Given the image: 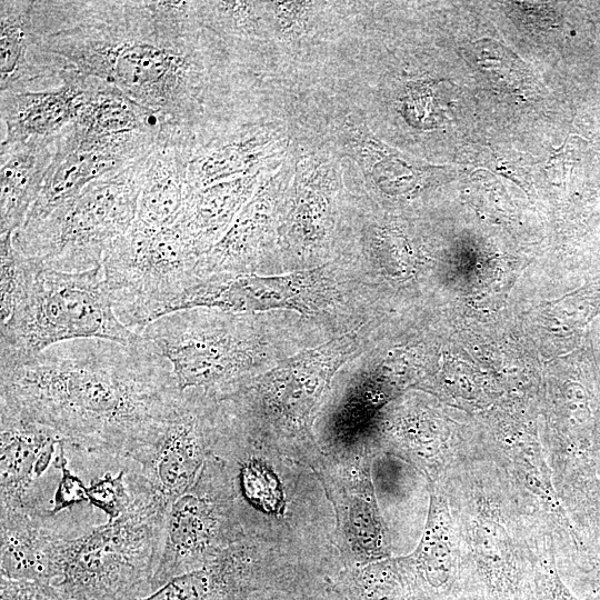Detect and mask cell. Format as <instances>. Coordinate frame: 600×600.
I'll use <instances>...</instances> for the list:
<instances>
[{
    "label": "cell",
    "mask_w": 600,
    "mask_h": 600,
    "mask_svg": "<svg viewBox=\"0 0 600 600\" xmlns=\"http://www.w3.org/2000/svg\"><path fill=\"white\" fill-rule=\"evenodd\" d=\"M292 170L293 167L283 163L273 170V174L270 171L262 177L226 234L199 260L197 279L214 274L257 273L262 268L271 242L278 239Z\"/></svg>",
    "instance_id": "4fadbf2b"
},
{
    "label": "cell",
    "mask_w": 600,
    "mask_h": 600,
    "mask_svg": "<svg viewBox=\"0 0 600 600\" xmlns=\"http://www.w3.org/2000/svg\"><path fill=\"white\" fill-rule=\"evenodd\" d=\"M130 492L120 517L64 540L49 582L64 600H140L152 592L168 508Z\"/></svg>",
    "instance_id": "277c9868"
},
{
    "label": "cell",
    "mask_w": 600,
    "mask_h": 600,
    "mask_svg": "<svg viewBox=\"0 0 600 600\" xmlns=\"http://www.w3.org/2000/svg\"><path fill=\"white\" fill-rule=\"evenodd\" d=\"M140 600H241L238 583L221 560L177 576Z\"/></svg>",
    "instance_id": "cb8c5ba5"
},
{
    "label": "cell",
    "mask_w": 600,
    "mask_h": 600,
    "mask_svg": "<svg viewBox=\"0 0 600 600\" xmlns=\"http://www.w3.org/2000/svg\"><path fill=\"white\" fill-rule=\"evenodd\" d=\"M18 270L11 313L0 329V363L23 360L77 339L123 344L141 341L139 333L118 319L101 266L63 272L18 251Z\"/></svg>",
    "instance_id": "3957f363"
},
{
    "label": "cell",
    "mask_w": 600,
    "mask_h": 600,
    "mask_svg": "<svg viewBox=\"0 0 600 600\" xmlns=\"http://www.w3.org/2000/svg\"><path fill=\"white\" fill-rule=\"evenodd\" d=\"M214 401L204 389L182 399L148 453L126 470L128 486L167 508L198 479L214 441Z\"/></svg>",
    "instance_id": "30bf717a"
},
{
    "label": "cell",
    "mask_w": 600,
    "mask_h": 600,
    "mask_svg": "<svg viewBox=\"0 0 600 600\" xmlns=\"http://www.w3.org/2000/svg\"><path fill=\"white\" fill-rule=\"evenodd\" d=\"M58 137L0 144V234L23 224L41 191Z\"/></svg>",
    "instance_id": "7402d4cb"
},
{
    "label": "cell",
    "mask_w": 600,
    "mask_h": 600,
    "mask_svg": "<svg viewBox=\"0 0 600 600\" xmlns=\"http://www.w3.org/2000/svg\"><path fill=\"white\" fill-rule=\"evenodd\" d=\"M200 259L176 224L151 229L134 222L101 263L120 322L140 333L171 313L177 298L196 281Z\"/></svg>",
    "instance_id": "52a82bcc"
},
{
    "label": "cell",
    "mask_w": 600,
    "mask_h": 600,
    "mask_svg": "<svg viewBox=\"0 0 600 600\" xmlns=\"http://www.w3.org/2000/svg\"><path fill=\"white\" fill-rule=\"evenodd\" d=\"M62 442L51 428L0 406L1 509L23 508L33 502L29 498L31 488Z\"/></svg>",
    "instance_id": "e0dca14e"
},
{
    "label": "cell",
    "mask_w": 600,
    "mask_h": 600,
    "mask_svg": "<svg viewBox=\"0 0 600 600\" xmlns=\"http://www.w3.org/2000/svg\"><path fill=\"white\" fill-rule=\"evenodd\" d=\"M139 334L170 362L181 392L256 376L268 359L263 330L251 314L186 309L152 321Z\"/></svg>",
    "instance_id": "8992f818"
},
{
    "label": "cell",
    "mask_w": 600,
    "mask_h": 600,
    "mask_svg": "<svg viewBox=\"0 0 600 600\" xmlns=\"http://www.w3.org/2000/svg\"><path fill=\"white\" fill-rule=\"evenodd\" d=\"M84 143L158 141L153 113L116 87L90 77V86L73 122L63 131Z\"/></svg>",
    "instance_id": "ffe728a7"
},
{
    "label": "cell",
    "mask_w": 600,
    "mask_h": 600,
    "mask_svg": "<svg viewBox=\"0 0 600 600\" xmlns=\"http://www.w3.org/2000/svg\"><path fill=\"white\" fill-rule=\"evenodd\" d=\"M338 288L328 263L281 274L227 273L197 279L176 300L173 312L208 308L251 314L273 309L316 314L334 306Z\"/></svg>",
    "instance_id": "8fae6325"
},
{
    "label": "cell",
    "mask_w": 600,
    "mask_h": 600,
    "mask_svg": "<svg viewBox=\"0 0 600 600\" xmlns=\"http://www.w3.org/2000/svg\"><path fill=\"white\" fill-rule=\"evenodd\" d=\"M31 29L67 69L150 110L192 150L254 116L252 69L201 26L196 1L37 0Z\"/></svg>",
    "instance_id": "6da1fadb"
},
{
    "label": "cell",
    "mask_w": 600,
    "mask_h": 600,
    "mask_svg": "<svg viewBox=\"0 0 600 600\" xmlns=\"http://www.w3.org/2000/svg\"><path fill=\"white\" fill-rule=\"evenodd\" d=\"M341 191L339 166L313 150L296 159L278 229L281 250L294 270L324 264L334 238Z\"/></svg>",
    "instance_id": "7c38bea8"
},
{
    "label": "cell",
    "mask_w": 600,
    "mask_h": 600,
    "mask_svg": "<svg viewBox=\"0 0 600 600\" xmlns=\"http://www.w3.org/2000/svg\"><path fill=\"white\" fill-rule=\"evenodd\" d=\"M147 158L92 182L40 222L22 226L13 233L14 248L58 271L100 267L136 222Z\"/></svg>",
    "instance_id": "5b68a950"
},
{
    "label": "cell",
    "mask_w": 600,
    "mask_h": 600,
    "mask_svg": "<svg viewBox=\"0 0 600 600\" xmlns=\"http://www.w3.org/2000/svg\"><path fill=\"white\" fill-rule=\"evenodd\" d=\"M33 0L0 2V94L61 84L63 62L42 50L31 29Z\"/></svg>",
    "instance_id": "d6986e66"
},
{
    "label": "cell",
    "mask_w": 600,
    "mask_h": 600,
    "mask_svg": "<svg viewBox=\"0 0 600 600\" xmlns=\"http://www.w3.org/2000/svg\"><path fill=\"white\" fill-rule=\"evenodd\" d=\"M544 594L546 600H578L554 572L546 577Z\"/></svg>",
    "instance_id": "4dcf8cb0"
},
{
    "label": "cell",
    "mask_w": 600,
    "mask_h": 600,
    "mask_svg": "<svg viewBox=\"0 0 600 600\" xmlns=\"http://www.w3.org/2000/svg\"><path fill=\"white\" fill-rule=\"evenodd\" d=\"M12 237L13 233L0 234L1 323L4 322L11 313L12 301L18 286V251L13 246Z\"/></svg>",
    "instance_id": "83f0119b"
},
{
    "label": "cell",
    "mask_w": 600,
    "mask_h": 600,
    "mask_svg": "<svg viewBox=\"0 0 600 600\" xmlns=\"http://www.w3.org/2000/svg\"><path fill=\"white\" fill-rule=\"evenodd\" d=\"M321 2L273 1L266 2L269 31L280 39L294 41L308 36Z\"/></svg>",
    "instance_id": "d4e9b609"
},
{
    "label": "cell",
    "mask_w": 600,
    "mask_h": 600,
    "mask_svg": "<svg viewBox=\"0 0 600 600\" xmlns=\"http://www.w3.org/2000/svg\"><path fill=\"white\" fill-rule=\"evenodd\" d=\"M66 449L67 446L62 442L53 459V466L61 471V477L53 498V507L49 510L51 514H58L77 503L89 501L88 488L68 468Z\"/></svg>",
    "instance_id": "4316f807"
},
{
    "label": "cell",
    "mask_w": 600,
    "mask_h": 600,
    "mask_svg": "<svg viewBox=\"0 0 600 600\" xmlns=\"http://www.w3.org/2000/svg\"><path fill=\"white\" fill-rule=\"evenodd\" d=\"M244 538L226 472L210 453L196 482L167 510L152 591Z\"/></svg>",
    "instance_id": "9c48e42d"
},
{
    "label": "cell",
    "mask_w": 600,
    "mask_h": 600,
    "mask_svg": "<svg viewBox=\"0 0 600 600\" xmlns=\"http://www.w3.org/2000/svg\"><path fill=\"white\" fill-rule=\"evenodd\" d=\"M284 141L271 124L237 126L193 149L187 168L190 192L273 168L284 161Z\"/></svg>",
    "instance_id": "9a60e30c"
},
{
    "label": "cell",
    "mask_w": 600,
    "mask_h": 600,
    "mask_svg": "<svg viewBox=\"0 0 600 600\" xmlns=\"http://www.w3.org/2000/svg\"><path fill=\"white\" fill-rule=\"evenodd\" d=\"M361 342L360 329L350 330L271 370L220 388L218 399L236 420L257 422L272 412L290 427L304 428L331 379L358 353Z\"/></svg>",
    "instance_id": "ba28073f"
},
{
    "label": "cell",
    "mask_w": 600,
    "mask_h": 600,
    "mask_svg": "<svg viewBox=\"0 0 600 600\" xmlns=\"http://www.w3.org/2000/svg\"><path fill=\"white\" fill-rule=\"evenodd\" d=\"M182 393L143 337L70 340L0 363V406L51 428L67 448L128 464L148 453Z\"/></svg>",
    "instance_id": "7a4b0ae2"
},
{
    "label": "cell",
    "mask_w": 600,
    "mask_h": 600,
    "mask_svg": "<svg viewBox=\"0 0 600 600\" xmlns=\"http://www.w3.org/2000/svg\"><path fill=\"white\" fill-rule=\"evenodd\" d=\"M191 149L174 140H158L146 161L136 222L151 229L173 226L190 194L187 168Z\"/></svg>",
    "instance_id": "603a6c76"
},
{
    "label": "cell",
    "mask_w": 600,
    "mask_h": 600,
    "mask_svg": "<svg viewBox=\"0 0 600 600\" xmlns=\"http://www.w3.org/2000/svg\"><path fill=\"white\" fill-rule=\"evenodd\" d=\"M0 600H64L50 583L1 577Z\"/></svg>",
    "instance_id": "f1b7e54d"
},
{
    "label": "cell",
    "mask_w": 600,
    "mask_h": 600,
    "mask_svg": "<svg viewBox=\"0 0 600 600\" xmlns=\"http://www.w3.org/2000/svg\"><path fill=\"white\" fill-rule=\"evenodd\" d=\"M278 168H268L190 192L174 224L200 258L226 234L262 177Z\"/></svg>",
    "instance_id": "44dd1931"
},
{
    "label": "cell",
    "mask_w": 600,
    "mask_h": 600,
    "mask_svg": "<svg viewBox=\"0 0 600 600\" xmlns=\"http://www.w3.org/2000/svg\"><path fill=\"white\" fill-rule=\"evenodd\" d=\"M89 502L113 520L124 513L132 503V496L128 486L126 470L116 477L106 473L88 487Z\"/></svg>",
    "instance_id": "484cf974"
},
{
    "label": "cell",
    "mask_w": 600,
    "mask_h": 600,
    "mask_svg": "<svg viewBox=\"0 0 600 600\" xmlns=\"http://www.w3.org/2000/svg\"><path fill=\"white\" fill-rule=\"evenodd\" d=\"M257 600H346L340 592L326 582L298 580L287 587L271 591Z\"/></svg>",
    "instance_id": "f546056e"
},
{
    "label": "cell",
    "mask_w": 600,
    "mask_h": 600,
    "mask_svg": "<svg viewBox=\"0 0 600 600\" xmlns=\"http://www.w3.org/2000/svg\"><path fill=\"white\" fill-rule=\"evenodd\" d=\"M156 144L157 142L149 141L84 143L73 141L62 132L39 197L22 226L40 222L92 182L146 159Z\"/></svg>",
    "instance_id": "5bb4252c"
},
{
    "label": "cell",
    "mask_w": 600,
    "mask_h": 600,
    "mask_svg": "<svg viewBox=\"0 0 600 600\" xmlns=\"http://www.w3.org/2000/svg\"><path fill=\"white\" fill-rule=\"evenodd\" d=\"M58 514L34 502L1 509V577L50 582L60 549L72 536L59 524Z\"/></svg>",
    "instance_id": "2e32d148"
},
{
    "label": "cell",
    "mask_w": 600,
    "mask_h": 600,
    "mask_svg": "<svg viewBox=\"0 0 600 600\" xmlns=\"http://www.w3.org/2000/svg\"><path fill=\"white\" fill-rule=\"evenodd\" d=\"M53 89L0 94L4 127L1 143H23L60 136L76 119L90 86V77L67 69Z\"/></svg>",
    "instance_id": "ac0fdd59"
}]
</instances>
